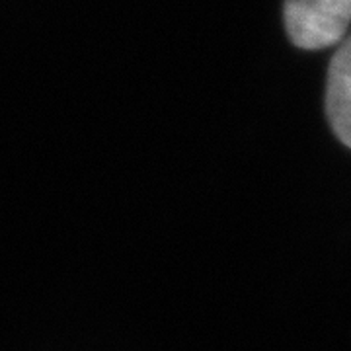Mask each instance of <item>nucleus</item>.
<instances>
[{
  "instance_id": "1",
  "label": "nucleus",
  "mask_w": 351,
  "mask_h": 351,
  "mask_svg": "<svg viewBox=\"0 0 351 351\" xmlns=\"http://www.w3.org/2000/svg\"><path fill=\"white\" fill-rule=\"evenodd\" d=\"M351 24V0H285V27L301 49L336 45Z\"/></svg>"
},
{
  "instance_id": "2",
  "label": "nucleus",
  "mask_w": 351,
  "mask_h": 351,
  "mask_svg": "<svg viewBox=\"0 0 351 351\" xmlns=\"http://www.w3.org/2000/svg\"><path fill=\"white\" fill-rule=\"evenodd\" d=\"M326 113L334 133L351 149V38L336 51L328 69Z\"/></svg>"
}]
</instances>
